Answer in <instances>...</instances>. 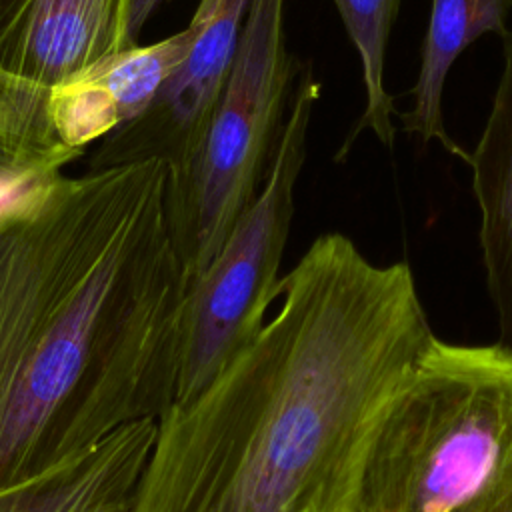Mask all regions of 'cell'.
<instances>
[{"label": "cell", "mask_w": 512, "mask_h": 512, "mask_svg": "<svg viewBox=\"0 0 512 512\" xmlns=\"http://www.w3.org/2000/svg\"><path fill=\"white\" fill-rule=\"evenodd\" d=\"M160 154L0 204V490L176 400L192 286Z\"/></svg>", "instance_id": "1"}, {"label": "cell", "mask_w": 512, "mask_h": 512, "mask_svg": "<svg viewBox=\"0 0 512 512\" xmlns=\"http://www.w3.org/2000/svg\"><path fill=\"white\" fill-rule=\"evenodd\" d=\"M280 310L160 418L132 512H352L384 406L436 338L406 262L320 234Z\"/></svg>", "instance_id": "2"}, {"label": "cell", "mask_w": 512, "mask_h": 512, "mask_svg": "<svg viewBox=\"0 0 512 512\" xmlns=\"http://www.w3.org/2000/svg\"><path fill=\"white\" fill-rule=\"evenodd\" d=\"M512 468V348L434 338L366 444L352 512H472Z\"/></svg>", "instance_id": "3"}, {"label": "cell", "mask_w": 512, "mask_h": 512, "mask_svg": "<svg viewBox=\"0 0 512 512\" xmlns=\"http://www.w3.org/2000/svg\"><path fill=\"white\" fill-rule=\"evenodd\" d=\"M300 72L286 46L284 0H252L198 146L176 170V234L192 280L260 194Z\"/></svg>", "instance_id": "4"}, {"label": "cell", "mask_w": 512, "mask_h": 512, "mask_svg": "<svg viewBox=\"0 0 512 512\" xmlns=\"http://www.w3.org/2000/svg\"><path fill=\"white\" fill-rule=\"evenodd\" d=\"M320 82L300 72L286 126L266 182L238 218L212 262L192 280L180 348L176 400L210 384L266 324L280 294V264L294 218V188L306 160L308 126Z\"/></svg>", "instance_id": "5"}, {"label": "cell", "mask_w": 512, "mask_h": 512, "mask_svg": "<svg viewBox=\"0 0 512 512\" xmlns=\"http://www.w3.org/2000/svg\"><path fill=\"white\" fill-rule=\"evenodd\" d=\"M132 0H2L0 66L54 88L134 46Z\"/></svg>", "instance_id": "6"}, {"label": "cell", "mask_w": 512, "mask_h": 512, "mask_svg": "<svg viewBox=\"0 0 512 512\" xmlns=\"http://www.w3.org/2000/svg\"><path fill=\"white\" fill-rule=\"evenodd\" d=\"M250 4L252 0H200L188 24L192 44L186 60L138 118L146 138L136 158L160 154L176 170L190 160L228 76Z\"/></svg>", "instance_id": "7"}, {"label": "cell", "mask_w": 512, "mask_h": 512, "mask_svg": "<svg viewBox=\"0 0 512 512\" xmlns=\"http://www.w3.org/2000/svg\"><path fill=\"white\" fill-rule=\"evenodd\" d=\"M192 30L134 44L86 72L50 88V112L60 140L82 152L90 142L142 118L182 66Z\"/></svg>", "instance_id": "8"}, {"label": "cell", "mask_w": 512, "mask_h": 512, "mask_svg": "<svg viewBox=\"0 0 512 512\" xmlns=\"http://www.w3.org/2000/svg\"><path fill=\"white\" fill-rule=\"evenodd\" d=\"M156 432L158 418L118 426L66 464L0 490V512H132Z\"/></svg>", "instance_id": "9"}, {"label": "cell", "mask_w": 512, "mask_h": 512, "mask_svg": "<svg viewBox=\"0 0 512 512\" xmlns=\"http://www.w3.org/2000/svg\"><path fill=\"white\" fill-rule=\"evenodd\" d=\"M504 66L492 108L470 152L472 192L480 208V248L500 342L512 348V30L502 36Z\"/></svg>", "instance_id": "10"}, {"label": "cell", "mask_w": 512, "mask_h": 512, "mask_svg": "<svg viewBox=\"0 0 512 512\" xmlns=\"http://www.w3.org/2000/svg\"><path fill=\"white\" fill-rule=\"evenodd\" d=\"M510 10L512 0H432L418 80L410 92L414 104L400 114L402 128L408 134L424 144L436 140L446 152L464 162L470 160V152L456 144L444 128L442 94L446 76L458 56L482 34L494 32L502 38L508 32L506 18Z\"/></svg>", "instance_id": "11"}, {"label": "cell", "mask_w": 512, "mask_h": 512, "mask_svg": "<svg viewBox=\"0 0 512 512\" xmlns=\"http://www.w3.org/2000/svg\"><path fill=\"white\" fill-rule=\"evenodd\" d=\"M78 154L56 132L50 88L0 66V180L54 178Z\"/></svg>", "instance_id": "12"}, {"label": "cell", "mask_w": 512, "mask_h": 512, "mask_svg": "<svg viewBox=\"0 0 512 512\" xmlns=\"http://www.w3.org/2000/svg\"><path fill=\"white\" fill-rule=\"evenodd\" d=\"M402 0H334L346 34L354 44L366 90V106L336 160H344L362 130H372L384 146H394V100L386 90L384 62L392 26Z\"/></svg>", "instance_id": "13"}, {"label": "cell", "mask_w": 512, "mask_h": 512, "mask_svg": "<svg viewBox=\"0 0 512 512\" xmlns=\"http://www.w3.org/2000/svg\"><path fill=\"white\" fill-rule=\"evenodd\" d=\"M472 512H512V468L502 482Z\"/></svg>", "instance_id": "14"}, {"label": "cell", "mask_w": 512, "mask_h": 512, "mask_svg": "<svg viewBox=\"0 0 512 512\" xmlns=\"http://www.w3.org/2000/svg\"><path fill=\"white\" fill-rule=\"evenodd\" d=\"M168 0H132L130 12V40L136 44L140 32L148 24V20L166 4Z\"/></svg>", "instance_id": "15"}, {"label": "cell", "mask_w": 512, "mask_h": 512, "mask_svg": "<svg viewBox=\"0 0 512 512\" xmlns=\"http://www.w3.org/2000/svg\"><path fill=\"white\" fill-rule=\"evenodd\" d=\"M0 2H2V0H0Z\"/></svg>", "instance_id": "16"}]
</instances>
